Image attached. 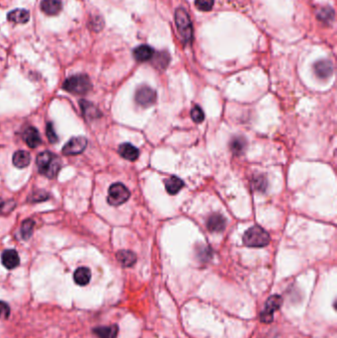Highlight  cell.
I'll return each instance as SVG.
<instances>
[{
    "label": "cell",
    "instance_id": "cell-1",
    "mask_svg": "<svg viewBox=\"0 0 337 338\" xmlns=\"http://www.w3.org/2000/svg\"><path fill=\"white\" fill-rule=\"evenodd\" d=\"M36 163L39 172L48 178H55L62 167L60 157L50 151L41 152L37 156Z\"/></svg>",
    "mask_w": 337,
    "mask_h": 338
},
{
    "label": "cell",
    "instance_id": "cell-2",
    "mask_svg": "<svg viewBox=\"0 0 337 338\" xmlns=\"http://www.w3.org/2000/svg\"><path fill=\"white\" fill-rule=\"evenodd\" d=\"M242 240L249 247H264L269 244L270 235L261 226L254 225L244 232Z\"/></svg>",
    "mask_w": 337,
    "mask_h": 338
},
{
    "label": "cell",
    "instance_id": "cell-3",
    "mask_svg": "<svg viewBox=\"0 0 337 338\" xmlns=\"http://www.w3.org/2000/svg\"><path fill=\"white\" fill-rule=\"evenodd\" d=\"M63 86L68 92L83 95L91 89V82L87 75H76L69 77Z\"/></svg>",
    "mask_w": 337,
    "mask_h": 338
},
{
    "label": "cell",
    "instance_id": "cell-4",
    "mask_svg": "<svg viewBox=\"0 0 337 338\" xmlns=\"http://www.w3.org/2000/svg\"><path fill=\"white\" fill-rule=\"evenodd\" d=\"M175 22L180 36L185 42H190L193 38V27L187 12L183 8H178L175 12Z\"/></svg>",
    "mask_w": 337,
    "mask_h": 338
},
{
    "label": "cell",
    "instance_id": "cell-5",
    "mask_svg": "<svg viewBox=\"0 0 337 338\" xmlns=\"http://www.w3.org/2000/svg\"><path fill=\"white\" fill-rule=\"evenodd\" d=\"M131 196L129 189L122 183H114L109 191L107 201L111 206H120L126 203Z\"/></svg>",
    "mask_w": 337,
    "mask_h": 338
},
{
    "label": "cell",
    "instance_id": "cell-6",
    "mask_svg": "<svg viewBox=\"0 0 337 338\" xmlns=\"http://www.w3.org/2000/svg\"><path fill=\"white\" fill-rule=\"evenodd\" d=\"M136 102L143 107L151 106L156 100V92L150 86L142 85L138 88L135 95Z\"/></svg>",
    "mask_w": 337,
    "mask_h": 338
},
{
    "label": "cell",
    "instance_id": "cell-7",
    "mask_svg": "<svg viewBox=\"0 0 337 338\" xmlns=\"http://www.w3.org/2000/svg\"><path fill=\"white\" fill-rule=\"evenodd\" d=\"M282 304V299L281 297L275 295L270 297L265 304L264 310L261 312L260 315V319L262 320L263 322H271L273 320V314L274 312L281 306Z\"/></svg>",
    "mask_w": 337,
    "mask_h": 338
},
{
    "label": "cell",
    "instance_id": "cell-8",
    "mask_svg": "<svg viewBox=\"0 0 337 338\" xmlns=\"http://www.w3.org/2000/svg\"><path fill=\"white\" fill-rule=\"evenodd\" d=\"M87 140L83 137H75L71 139L63 148V152L66 155H77L86 149Z\"/></svg>",
    "mask_w": 337,
    "mask_h": 338
},
{
    "label": "cell",
    "instance_id": "cell-9",
    "mask_svg": "<svg viewBox=\"0 0 337 338\" xmlns=\"http://www.w3.org/2000/svg\"><path fill=\"white\" fill-rule=\"evenodd\" d=\"M1 262L5 268L14 269L19 265L20 258L16 250L7 249V250H4L1 255Z\"/></svg>",
    "mask_w": 337,
    "mask_h": 338
},
{
    "label": "cell",
    "instance_id": "cell-10",
    "mask_svg": "<svg viewBox=\"0 0 337 338\" xmlns=\"http://www.w3.org/2000/svg\"><path fill=\"white\" fill-rule=\"evenodd\" d=\"M226 222L221 214H212L207 221V227L212 232H220L225 229Z\"/></svg>",
    "mask_w": 337,
    "mask_h": 338
},
{
    "label": "cell",
    "instance_id": "cell-11",
    "mask_svg": "<svg viewBox=\"0 0 337 338\" xmlns=\"http://www.w3.org/2000/svg\"><path fill=\"white\" fill-rule=\"evenodd\" d=\"M313 70H314V73H315L317 77L325 79V78H328L330 75H332L333 67H332V64L329 61L322 60V61H318L314 65Z\"/></svg>",
    "mask_w": 337,
    "mask_h": 338
},
{
    "label": "cell",
    "instance_id": "cell-12",
    "mask_svg": "<svg viewBox=\"0 0 337 338\" xmlns=\"http://www.w3.org/2000/svg\"><path fill=\"white\" fill-rule=\"evenodd\" d=\"M62 0H42L41 9L42 11L50 16H54L60 13L62 10Z\"/></svg>",
    "mask_w": 337,
    "mask_h": 338
},
{
    "label": "cell",
    "instance_id": "cell-13",
    "mask_svg": "<svg viewBox=\"0 0 337 338\" xmlns=\"http://www.w3.org/2000/svg\"><path fill=\"white\" fill-rule=\"evenodd\" d=\"M24 141L29 148L35 149L39 147L42 143V140L37 129L34 127L27 128L24 132Z\"/></svg>",
    "mask_w": 337,
    "mask_h": 338
},
{
    "label": "cell",
    "instance_id": "cell-14",
    "mask_svg": "<svg viewBox=\"0 0 337 338\" xmlns=\"http://www.w3.org/2000/svg\"><path fill=\"white\" fill-rule=\"evenodd\" d=\"M118 151L123 158H125L127 160H130V161L137 160L139 155H140L139 150L136 147H134L132 144H129V143L122 144L119 147Z\"/></svg>",
    "mask_w": 337,
    "mask_h": 338
},
{
    "label": "cell",
    "instance_id": "cell-15",
    "mask_svg": "<svg viewBox=\"0 0 337 338\" xmlns=\"http://www.w3.org/2000/svg\"><path fill=\"white\" fill-rule=\"evenodd\" d=\"M153 54H154V52H153L152 48H150V46H148V45L139 46L138 48H136L134 50V57L140 63L150 61V60H151V58L153 57Z\"/></svg>",
    "mask_w": 337,
    "mask_h": 338
},
{
    "label": "cell",
    "instance_id": "cell-16",
    "mask_svg": "<svg viewBox=\"0 0 337 338\" xmlns=\"http://www.w3.org/2000/svg\"><path fill=\"white\" fill-rule=\"evenodd\" d=\"M7 19L16 24H25L30 19V13L25 9H15L8 13Z\"/></svg>",
    "mask_w": 337,
    "mask_h": 338
},
{
    "label": "cell",
    "instance_id": "cell-17",
    "mask_svg": "<svg viewBox=\"0 0 337 338\" xmlns=\"http://www.w3.org/2000/svg\"><path fill=\"white\" fill-rule=\"evenodd\" d=\"M75 282L79 286H86L91 279V271L87 267H79L74 274Z\"/></svg>",
    "mask_w": 337,
    "mask_h": 338
},
{
    "label": "cell",
    "instance_id": "cell-18",
    "mask_svg": "<svg viewBox=\"0 0 337 338\" xmlns=\"http://www.w3.org/2000/svg\"><path fill=\"white\" fill-rule=\"evenodd\" d=\"M31 162V155L28 151L18 150L13 155V164L17 168H25Z\"/></svg>",
    "mask_w": 337,
    "mask_h": 338
},
{
    "label": "cell",
    "instance_id": "cell-19",
    "mask_svg": "<svg viewBox=\"0 0 337 338\" xmlns=\"http://www.w3.org/2000/svg\"><path fill=\"white\" fill-rule=\"evenodd\" d=\"M117 260L125 267H131L137 261L136 254L131 250H120L117 252Z\"/></svg>",
    "mask_w": 337,
    "mask_h": 338
},
{
    "label": "cell",
    "instance_id": "cell-20",
    "mask_svg": "<svg viewBox=\"0 0 337 338\" xmlns=\"http://www.w3.org/2000/svg\"><path fill=\"white\" fill-rule=\"evenodd\" d=\"M184 186L183 181L177 177V176H171L169 177L166 181H165V188L166 191L170 194V195H175L177 194L182 188Z\"/></svg>",
    "mask_w": 337,
    "mask_h": 338
},
{
    "label": "cell",
    "instance_id": "cell-21",
    "mask_svg": "<svg viewBox=\"0 0 337 338\" xmlns=\"http://www.w3.org/2000/svg\"><path fill=\"white\" fill-rule=\"evenodd\" d=\"M94 333L99 338H116L118 334V326H101L94 329Z\"/></svg>",
    "mask_w": 337,
    "mask_h": 338
},
{
    "label": "cell",
    "instance_id": "cell-22",
    "mask_svg": "<svg viewBox=\"0 0 337 338\" xmlns=\"http://www.w3.org/2000/svg\"><path fill=\"white\" fill-rule=\"evenodd\" d=\"M151 60L156 68L165 69L170 62V57L166 52H158L156 54H153Z\"/></svg>",
    "mask_w": 337,
    "mask_h": 338
},
{
    "label": "cell",
    "instance_id": "cell-23",
    "mask_svg": "<svg viewBox=\"0 0 337 338\" xmlns=\"http://www.w3.org/2000/svg\"><path fill=\"white\" fill-rule=\"evenodd\" d=\"M80 106L83 113L85 114V116L89 119H96L98 117L101 116V113L99 112V110L90 102L85 101V100H81L80 102Z\"/></svg>",
    "mask_w": 337,
    "mask_h": 338
},
{
    "label": "cell",
    "instance_id": "cell-24",
    "mask_svg": "<svg viewBox=\"0 0 337 338\" xmlns=\"http://www.w3.org/2000/svg\"><path fill=\"white\" fill-rule=\"evenodd\" d=\"M229 146H230V150H231L233 154L239 155V154H242L243 151L245 150L246 142L243 138L236 137V138H233L231 140Z\"/></svg>",
    "mask_w": 337,
    "mask_h": 338
},
{
    "label": "cell",
    "instance_id": "cell-25",
    "mask_svg": "<svg viewBox=\"0 0 337 338\" xmlns=\"http://www.w3.org/2000/svg\"><path fill=\"white\" fill-rule=\"evenodd\" d=\"M35 227V222L31 219H28L23 222L21 226V236L24 240H28L32 235Z\"/></svg>",
    "mask_w": 337,
    "mask_h": 338
},
{
    "label": "cell",
    "instance_id": "cell-26",
    "mask_svg": "<svg viewBox=\"0 0 337 338\" xmlns=\"http://www.w3.org/2000/svg\"><path fill=\"white\" fill-rule=\"evenodd\" d=\"M317 17L320 21L324 22V23H327L329 24L333 18H334V11L329 7H326V8H322L320 9V11L318 12L317 14Z\"/></svg>",
    "mask_w": 337,
    "mask_h": 338
},
{
    "label": "cell",
    "instance_id": "cell-27",
    "mask_svg": "<svg viewBox=\"0 0 337 338\" xmlns=\"http://www.w3.org/2000/svg\"><path fill=\"white\" fill-rule=\"evenodd\" d=\"M49 194L45 191H37V192H32L31 195L29 196L28 200L29 202H33V203H38V202H44L46 200L49 199Z\"/></svg>",
    "mask_w": 337,
    "mask_h": 338
},
{
    "label": "cell",
    "instance_id": "cell-28",
    "mask_svg": "<svg viewBox=\"0 0 337 338\" xmlns=\"http://www.w3.org/2000/svg\"><path fill=\"white\" fill-rule=\"evenodd\" d=\"M215 0H195L196 7L201 11H210L214 6Z\"/></svg>",
    "mask_w": 337,
    "mask_h": 338
},
{
    "label": "cell",
    "instance_id": "cell-29",
    "mask_svg": "<svg viewBox=\"0 0 337 338\" xmlns=\"http://www.w3.org/2000/svg\"><path fill=\"white\" fill-rule=\"evenodd\" d=\"M191 118L195 123H201L204 121L205 115H204L203 110L198 105L194 106L193 109L191 110Z\"/></svg>",
    "mask_w": 337,
    "mask_h": 338
},
{
    "label": "cell",
    "instance_id": "cell-30",
    "mask_svg": "<svg viewBox=\"0 0 337 338\" xmlns=\"http://www.w3.org/2000/svg\"><path fill=\"white\" fill-rule=\"evenodd\" d=\"M46 133H47V138L51 144H56L58 142V136L54 130V126L52 123L47 124Z\"/></svg>",
    "mask_w": 337,
    "mask_h": 338
},
{
    "label": "cell",
    "instance_id": "cell-31",
    "mask_svg": "<svg viewBox=\"0 0 337 338\" xmlns=\"http://www.w3.org/2000/svg\"><path fill=\"white\" fill-rule=\"evenodd\" d=\"M10 315V306L3 300H0V319H7Z\"/></svg>",
    "mask_w": 337,
    "mask_h": 338
},
{
    "label": "cell",
    "instance_id": "cell-32",
    "mask_svg": "<svg viewBox=\"0 0 337 338\" xmlns=\"http://www.w3.org/2000/svg\"><path fill=\"white\" fill-rule=\"evenodd\" d=\"M253 186L256 188V190H258V191H265V189L267 188V180L265 179L264 176H258L255 179V182L253 183Z\"/></svg>",
    "mask_w": 337,
    "mask_h": 338
},
{
    "label": "cell",
    "instance_id": "cell-33",
    "mask_svg": "<svg viewBox=\"0 0 337 338\" xmlns=\"http://www.w3.org/2000/svg\"><path fill=\"white\" fill-rule=\"evenodd\" d=\"M198 256L200 257V259H201L202 261H205L206 259L210 258V256H211V250H210V247H206V246L200 247L199 252H198Z\"/></svg>",
    "mask_w": 337,
    "mask_h": 338
},
{
    "label": "cell",
    "instance_id": "cell-34",
    "mask_svg": "<svg viewBox=\"0 0 337 338\" xmlns=\"http://www.w3.org/2000/svg\"><path fill=\"white\" fill-rule=\"evenodd\" d=\"M4 205H5V203L3 202L2 199H0V214L2 213V211H3V209H4Z\"/></svg>",
    "mask_w": 337,
    "mask_h": 338
}]
</instances>
